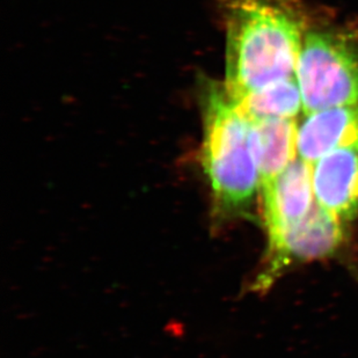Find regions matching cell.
Returning <instances> with one entry per match:
<instances>
[{
  "label": "cell",
  "instance_id": "1",
  "mask_svg": "<svg viewBox=\"0 0 358 358\" xmlns=\"http://www.w3.org/2000/svg\"><path fill=\"white\" fill-rule=\"evenodd\" d=\"M227 54L224 86L234 100L296 77L306 19L291 0H218Z\"/></svg>",
  "mask_w": 358,
  "mask_h": 358
},
{
  "label": "cell",
  "instance_id": "2",
  "mask_svg": "<svg viewBox=\"0 0 358 358\" xmlns=\"http://www.w3.org/2000/svg\"><path fill=\"white\" fill-rule=\"evenodd\" d=\"M203 138L201 165L209 183L217 225L250 215L260 192L253 124L243 115L224 83H201Z\"/></svg>",
  "mask_w": 358,
  "mask_h": 358
},
{
  "label": "cell",
  "instance_id": "3",
  "mask_svg": "<svg viewBox=\"0 0 358 358\" xmlns=\"http://www.w3.org/2000/svg\"><path fill=\"white\" fill-rule=\"evenodd\" d=\"M303 113L358 103V38L343 31L305 35L296 70Z\"/></svg>",
  "mask_w": 358,
  "mask_h": 358
},
{
  "label": "cell",
  "instance_id": "4",
  "mask_svg": "<svg viewBox=\"0 0 358 358\" xmlns=\"http://www.w3.org/2000/svg\"><path fill=\"white\" fill-rule=\"evenodd\" d=\"M343 240V223L315 202L303 220L268 234L267 257L254 287L257 290L268 289L294 262L329 257L342 246Z\"/></svg>",
  "mask_w": 358,
  "mask_h": 358
},
{
  "label": "cell",
  "instance_id": "5",
  "mask_svg": "<svg viewBox=\"0 0 358 358\" xmlns=\"http://www.w3.org/2000/svg\"><path fill=\"white\" fill-rule=\"evenodd\" d=\"M315 201L342 223L358 215V148L334 150L312 164Z\"/></svg>",
  "mask_w": 358,
  "mask_h": 358
},
{
  "label": "cell",
  "instance_id": "6",
  "mask_svg": "<svg viewBox=\"0 0 358 358\" xmlns=\"http://www.w3.org/2000/svg\"><path fill=\"white\" fill-rule=\"evenodd\" d=\"M268 234L303 220L315 206L312 164L298 157L269 189L261 193Z\"/></svg>",
  "mask_w": 358,
  "mask_h": 358
},
{
  "label": "cell",
  "instance_id": "7",
  "mask_svg": "<svg viewBox=\"0 0 358 358\" xmlns=\"http://www.w3.org/2000/svg\"><path fill=\"white\" fill-rule=\"evenodd\" d=\"M343 148H358V103L313 113L298 127V157L308 164Z\"/></svg>",
  "mask_w": 358,
  "mask_h": 358
},
{
  "label": "cell",
  "instance_id": "8",
  "mask_svg": "<svg viewBox=\"0 0 358 358\" xmlns=\"http://www.w3.org/2000/svg\"><path fill=\"white\" fill-rule=\"evenodd\" d=\"M254 146L260 171V193L269 189L287 166L297 159L296 119L253 122Z\"/></svg>",
  "mask_w": 358,
  "mask_h": 358
},
{
  "label": "cell",
  "instance_id": "9",
  "mask_svg": "<svg viewBox=\"0 0 358 358\" xmlns=\"http://www.w3.org/2000/svg\"><path fill=\"white\" fill-rule=\"evenodd\" d=\"M234 101L252 123L269 119H296L303 110L301 90L296 77L276 81Z\"/></svg>",
  "mask_w": 358,
  "mask_h": 358
}]
</instances>
